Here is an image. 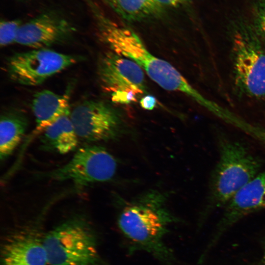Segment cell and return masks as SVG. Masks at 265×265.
Returning a JSON list of instances; mask_svg holds the SVG:
<instances>
[{"label":"cell","instance_id":"6da1fadb","mask_svg":"<svg viewBox=\"0 0 265 265\" xmlns=\"http://www.w3.org/2000/svg\"><path fill=\"white\" fill-rule=\"evenodd\" d=\"M99 36L110 50L136 62L162 88L182 92L201 103L205 100L171 64L153 55L130 28L95 12Z\"/></svg>","mask_w":265,"mask_h":265},{"label":"cell","instance_id":"7a4b0ae2","mask_svg":"<svg viewBox=\"0 0 265 265\" xmlns=\"http://www.w3.org/2000/svg\"><path fill=\"white\" fill-rule=\"evenodd\" d=\"M218 159L209 180L203 215L224 208L261 171L262 159L243 142L219 135Z\"/></svg>","mask_w":265,"mask_h":265},{"label":"cell","instance_id":"3957f363","mask_svg":"<svg viewBox=\"0 0 265 265\" xmlns=\"http://www.w3.org/2000/svg\"><path fill=\"white\" fill-rule=\"evenodd\" d=\"M230 20L234 67L240 87L252 96H265V53L248 16L240 12Z\"/></svg>","mask_w":265,"mask_h":265},{"label":"cell","instance_id":"277c9868","mask_svg":"<svg viewBox=\"0 0 265 265\" xmlns=\"http://www.w3.org/2000/svg\"><path fill=\"white\" fill-rule=\"evenodd\" d=\"M43 241L50 265H95L98 261L94 232L82 216L67 219L49 232Z\"/></svg>","mask_w":265,"mask_h":265},{"label":"cell","instance_id":"5b68a950","mask_svg":"<svg viewBox=\"0 0 265 265\" xmlns=\"http://www.w3.org/2000/svg\"><path fill=\"white\" fill-rule=\"evenodd\" d=\"M165 198L163 194L153 191L126 204L118 220L122 231L137 243L155 241L171 218L165 207Z\"/></svg>","mask_w":265,"mask_h":265},{"label":"cell","instance_id":"8992f818","mask_svg":"<svg viewBox=\"0 0 265 265\" xmlns=\"http://www.w3.org/2000/svg\"><path fill=\"white\" fill-rule=\"evenodd\" d=\"M116 168V159L106 149L87 145L78 149L65 164L38 176L54 181H70L79 187L110 181Z\"/></svg>","mask_w":265,"mask_h":265},{"label":"cell","instance_id":"52a82bcc","mask_svg":"<svg viewBox=\"0 0 265 265\" xmlns=\"http://www.w3.org/2000/svg\"><path fill=\"white\" fill-rule=\"evenodd\" d=\"M81 59L78 55L49 49H37L16 53L9 57L7 72L10 79L17 83L37 86Z\"/></svg>","mask_w":265,"mask_h":265},{"label":"cell","instance_id":"ba28073f","mask_svg":"<svg viewBox=\"0 0 265 265\" xmlns=\"http://www.w3.org/2000/svg\"><path fill=\"white\" fill-rule=\"evenodd\" d=\"M70 118L80 140L87 143L117 139L124 130L121 113L100 100H86L76 106Z\"/></svg>","mask_w":265,"mask_h":265},{"label":"cell","instance_id":"9c48e42d","mask_svg":"<svg viewBox=\"0 0 265 265\" xmlns=\"http://www.w3.org/2000/svg\"><path fill=\"white\" fill-rule=\"evenodd\" d=\"M98 66L102 87L111 95L132 92L140 96L147 93L143 71L133 60L110 51L100 58Z\"/></svg>","mask_w":265,"mask_h":265},{"label":"cell","instance_id":"30bf717a","mask_svg":"<svg viewBox=\"0 0 265 265\" xmlns=\"http://www.w3.org/2000/svg\"><path fill=\"white\" fill-rule=\"evenodd\" d=\"M75 31L71 23L61 15L46 12L22 24L15 43L34 49H49L69 40Z\"/></svg>","mask_w":265,"mask_h":265},{"label":"cell","instance_id":"8fae6325","mask_svg":"<svg viewBox=\"0 0 265 265\" xmlns=\"http://www.w3.org/2000/svg\"><path fill=\"white\" fill-rule=\"evenodd\" d=\"M223 208L215 240L245 216L265 208V171H261L245 185Z\"/></svg>","mask_w":265,"mask_h":265},{"label":"cell","instance_id":"7c38bea8","mask_svg":"<svg viewBox=\"0 0 265 265\" xmlns=\"http://www.w3.org/2000/svg\"><path fill=\"white\" fill-rule=\"evenodd\" d=\"M44 238L35 230H22L9 235L1 248L2 265H46Z\"/></svg>","mask_w":265,"mask_h":265},{"label":"cell","instance_id":"4fadbf2b","mask_svg":"<svg viewBox=\"0 0 265 265\" xmlns=\"http://www.w3.org/2000/svg\"><path fill=\"white\" fill-rule=\"evenodd\" d=\"M69 89L61 95L49 90H43L34 95L31 108L35 118L36 126L33 132L35 135H40L61 116L70 113Z\"/></svg>","mask_w":265,"mask_h":265},{"label":"cell","instance_id":"5bb4252c","mask_svg":"<svg viewBox=\"0 0 265 265\" xmlns=\"http://www.w3.org/2000/svg\"><path fill=\"white\" fill-rule=\"evenodd\" d=\"M70 115L61 116L40 135L41 150L65 154L76 149L80 139Z\"/></svg>","mask_w":265,"mask_h":265},{"label":"cell","instance_id":"9a60e30c","mask_svg":"<svg viewBox=\"0 0 265 265\" xmlns=\"http://www.w3.org/2000/svg\"><path fill=\"white\" fill-rule=\"evenodd\" d=\"M28 119L22 112L11 110L4 112L0 121V158L4 160L18 146L28 126Z\"/></svg>","mask_w":265,"mask_h":265},{"label":"cell","instance_id":"2e32d148","mask_svg":"<svg viewBox=\"0 0 265 265\" xmlns=\"http://www.w3.org/2000/svg\"><path fill=\"white\" fill-rule=\"evenodd\" d=\"M120 16L131 22L141 21L160 14L162 7L155 0H105Z\"/></svg>","mask_w":265,"mask_h":265},{"label":"cell","instance_id":"e0dca14e","mask_svg":"<svg viewBox=\"0 0 265 265\" xmlns=\"http://www.w3.org/2000/svg\"><path fill=\"white\" fill-rule=\"evenodd\" d=\"M249 14L257 34L265 40V0H249Z\"/></svg>","mask_w":265,"mask_h":265},{"label":"cell","instance_id":"ac0fdd59","mask_svg":"<svg viewBox=\"0 0 265 265\" xmlns=\"http://www.w3.org/2000/svg\"><path fill=\"white\" fill-rule=\"evenodd\" d=\"M22 23L15 19L2 21L0 24V45L4 47L16 42L18 33Z\"/></svg>","mask_w":265,"mask_h":265},{"label":"cell","instance_id":"d6986e66","mask_svg":"<svg viewBox=\"0 0 265 265\" xmlns=\"http://www.w3.org/2000/svg\"><path fill=\"white\" fill-rule=\"evenodd\" d=\"M157 101L156 98L150 95L142 97L139 101L141 107L146 110H153L157 106Z\"/></svg>","mask_w":265,"mask_h":265},{"label":"cell","instance_id":"ffe728a7","mask_svg":"<svg viewBox=\"0 0 265 265\" xmlns=\"http://www.w3.org/2000/svg\"><path fill=\"white\" fill-rule=\"evenodd\" d=\"M160 5L176 7L185 3L188 0H155Z\"/></svg>","mask_w":265,"mask_h":265}]
</instances>
